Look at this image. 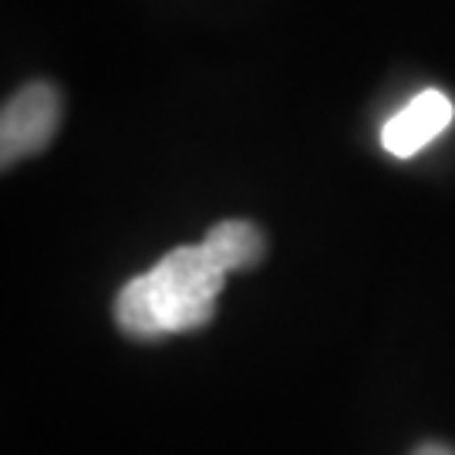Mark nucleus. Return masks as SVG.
Masks as SVG:
<instances>
[{
    "mask_svg": "<svg viewBox=\"0 0 455 455\" xmlns=\"http://www.w3.org/2000/svg\"><path fill=\"white\" fill-rule=\"evenodd\" d=\"M227 270L203 243L176 246L146 274L132 276L115 297V324L132 341L189 334L212 321Z\"/></svg>",
    "mask_w": 455,
    "mask_h": 455,
    "instance_id": "nucleus-1",
    "label": "nucleus"
},
{
    "mask_svg": "<svg viewBox=\"0 0 455 455\" xmlns=\"http://www.w3.org/2000/svg\"><path fill=\"white\" fill-rule=\"evenodd\" d=\"M61 122V95L51 82L24 84L0 115V159L4 169L37 156L58 132Z\"/></svg>",
    "mask_w": 455,
    "mask_h": 455,
    "instance_id": "nucleus-2",
    "label": "nucleus"
},
{
    "mask_svg": "<svg viewBox=\"0 0 455 455\" xmlns=\"http://www.w3.org/2000/svg\"><path fill=\"white\" fill-rule=\"evenodd\" d=\"M452 98L428 88L408 101L402 112H395L381 129V146L395 159H411L419 156L428 142H435L442 132L452 125Z\"/></svg>",
    "mask_w": 455,
    "mask_h": 455,
    "instance_id": "nucleus-3",
    "label": "nucleus"
},
{
    "mask_svg": "<svg viewBox=\"0 0 455 455\" xmlns=\"http://www.w3.org/2000/svg\"><path fill=\"white\" fill-rule=\"evenodd\" d=\"M203 246L210 250V257L227 274H236V270H250L263 260L267 253V240H263L260 227L246 223V220H227V223H216V227L206 233Z\"/></svg>",
    "mask_w": 455,
    "mask_h": 455,
    "instance_id": "nucleus-4",
    "label": "nucleus"
},
{
    "mask_svg": "<svg viewBox=\"0 0 455 455\" xmlns=\"http://www.w3.org/2000/svg\"><path fill=\"white\" fill-rule=\"evenodd\" d=\"M411 455H455V452L445 449V445H422V449H415Z\"/></svg>",
    "mask_w": 455,
    "mask_h": 455,
    "instance_id": "nucleus-5",
    "label": "nucleus"
}]
</instances>
